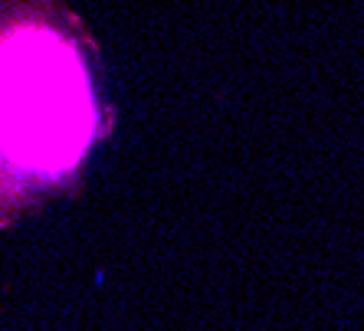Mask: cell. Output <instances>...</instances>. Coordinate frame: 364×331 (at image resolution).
<instances>
[{
    "mask_svg": "<svg viewBox=\"0 0 364 331\" xmlns=\"http://www.w3.org/2000/svg\"><path fill=\"white\" fill-rule=\"evenodd\" d=\"M102 131L79 20L60 0H0V223L73 184Z\"/></svg>",
    "mask_w": 364,
    "mask_h": 331,
    "instance_id": "cell-1",
    "label": "cell"
}]
</instances>
